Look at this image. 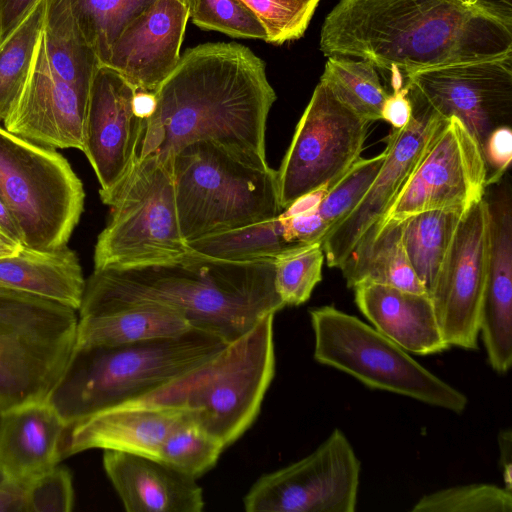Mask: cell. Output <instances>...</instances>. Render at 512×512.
<instances>
[{
  "instance_id": "6da1fadb",
  "label": "cell",
  "mask_w": 512,
  "mask_h": 512,
  "mask_svg": "<svg viewBox=\"0 0 512 512\" xmlns=\"http://www.w3.org/2000/svg\"><path fill=\"white\" fill-rule=\"evenodd\" d=\"M154 96L137 161L155 156L166 162L201 140L266 156V123L277 96L265 62L248 47L217 42L186 50Z\"/></svg>"
},
{
  "instance_id": "7a4b0ae2",
  "label": "cell",
  "mask_w": 512,
  "mask_h": 512,
  "mask_svg": "<svg viewBox=\"0 0 512 512\" xmlns=\"http://www.w3.org/2000/svg\"><path fill=\"white\" fill-rule=\"evenodd\" d=\"M325 56L405 75L512 53V25L469 0H340L320 34Z\"/></svg>"
},
{
  "instance_id": "3957f363",
  "label": "cell",
  "mask_w": 512,
  "mask_h": 512,
  "mask_svg": "<svg viewBox=\"0 0 512 512\" xmlns=\"http://www.w3.org/2000/svg\"><path fill=\"white\" fill-rule=\"evenodd\" d=\"M141 304L172 308L197 329L230 344L285 307L274 259L228 261L189 252L163 264L99 269L86 280L79 317Z\"/></svg>"
},
{
  "instance_id": "277c9868",
  "label": "cell",
  "mask_w": 512,
  "mask_h": 512,
  "mask_svg": "<svg viewBox=\"0 0 512 512\" xmlns=\"http://www.w3.org/2000/svg\"><path fill=\"white\" fill-rule=\"evenodd\" d=\"M227 346L193 328L129 344L74 346L46 401L69 427L152 395L204 367Z\"/></svg>"
},
{
  "instance_id": "5b68a950",
  "label": "cell",
  "mask_w": 512,
  "mask_h": 512,
  "mask_svg": "<svg viewBox=\"0 0 512 512\" xmlns=\"http://www.w3.org/2000/svg\"><path fill=\"white\" fill-rule=\"evenodd\" d=\"M168 162L186 243L273 219L283 210L277 170L266 156L201 140Z\"/></svg>"
},
{
  "instance_id": "8992f818",
  "label": "cell",
  "mask_w": 512,
  "mask_h": 512,
  "mask_svg": "<svg viewBox=\"0 0 512 512\" xmlns=\"http://www.w3.org/2000/svg\"><path fill=\"white\" fill-rule=\"evenodd\" d=\"M274 316L264 317L204 367L137 403L185 407L201 431L227 448L254 423L274 378Z\"/></svg>"
},
{
  "instance_id": "52a82bcc",
  "label": "cell",
  "mask_w": 512,
  "mask_h": 512,
  "mask_svg": "<svg viewBox=\"0 0 512 512\" xmlns=\"http://www.w3.org/2000/svg\"><path fill=\"white\" fill-rule=\"evenodd\" d=\"M76 310L0 284V411L46 401L74 349Z\"/></svg>"
},
{
  "instance_id": "ba28073f",
  "label": "cell",
  "mask_w": 512,
  "mask_h": 512,
  "mask_svg": "<svg viewBox=\"0 0 512 512\" xmlns=\"http://www.w3.org/2000/svg\"><path fill=\"white\" fill-rule=\"evenodd\" d=\"M104 204L110 217L96 241L95 270L163 264L190 252L179 227L168 161L138 160Z\"/></svg>"
},
{
  "instance_id": "9c48e42d",
  "label": "cell",
  "mask_w": 512,
  "mask_h": 512,
  "mask_svg": "<svg viewBox=\"0 0 512 512\" xmlns=\"http://www.w3.org/2000/svg\"><path fill=\"white\" fill-rule=\"evenodd\" d=\"M314 359L356 378L364 385L462 413L468 398L391 339L356 316L333 306L309 311Z\"/></svg>"
},
{
  "instance_id": "30bf717a",
  "label": "cell",
  "mask_w": 512,
  "mask_h": 512,
  "mask_svg": "<svg viewBox=\"0 0 512 512\" xmlns=\"http://www.w3.org/2000/svg\"><path fill=\"white\" fill-rule=\"evenodd\" d=\"M0 196L19 225L23 245L50 250L67 244L85 193L60 153L0 127Z\"/></svg>"
},
{
  "instance_id": "8fae6325",
  "label": "cell",
  "mask_w": 512,
  "mask_h": 512,
  "mask_svg": "<svg viewBox=\"0 0 512 512\" xmlns=\"http://www.w3.org/2000/svg\"><path fill=\"white\" fill-rule=\"evenodd\" d=\"M370 123L320 81L277 170L282 208L344 174L360 157Z\"/></svg>"
},
{
  "instance_id": "7c38bea8",
  "label": "cell",
  "mask_w": 512,
  "mask_h": 512,
  "mask_svg": "<svg viewBox=\"0 0 512 512\" xmlns=\"http://www.w3.org/2000/svg\"><path fill=\"white\" fill-rule=\"evenodd\" d=\"M360 461L339 429L312 453L259 477L243 498L247 512H353Z\"/></svg>"
},
{
  "instance_id": "4fadbf2b",
  "label": "cell",
  "mask_w": 512,
  "mask_h": 512,
  "mask_svg": "<svg viewBox=\"0 0 512 512\" xmlns=\"http://www.w3.org/2000/svg\"><path fill=\"white\" fill-rule=\"evenodd\" d=\"M408 95L444 119L457 118L480 150L495 129L512 125V53L405 75Z\"/></svg>"
},
{
  "instance_id": "5bb4252c",
  "label": "cell",
  "mask_w": 512,
  "mask_h": 512,
  "mask_svg": "<svg viewBox=\"0 0 512 512\" xmlns=\"http://www.w3.org/2000/svg\"><path fill=\"white\" fill-rule=\"evenodd\" d=\"M486 189V167L481 150L464 125L450 117L384 217L375 225L400 223L427 211L463 215L484 198Z\"/></svg>"
},
{
  "instance_id": "9a60e30c",
  "label": "cell",
  "mask_w": 512,
  "mask_h": 512,
  "mask_svg": "<svg viewBox=\"0 0 512 512\" xmlns=\"http://www.w3.org/2000/svg\"><path fill=\"white\" fill-rule=\"evenodd\" d=\"M488 260L489 214L483 198L460 218L429 293L449 347L478 348Z\"/></svg>"
},
{
  "instance_id": "2e32d148",
  "label": "cell",
  "mask_w": 512,
  "mask_h": 512,
  "mask_svg": "<svg viewBox=\"0 0 512 512\" xmlns=\"http://www.w3.org/2000/svg\"><path fill=\"white\" fill-rule=\"evenodd\" d=\"M409 98L411 119L386 137L385 160L369 190L321 242L329 267L338 268L362 235L384 217L446 122L422 102Z\"/></svg>"
},
{
  "instance_id": "e0dca14e",
  "label": "cell",
  "mask_w": 512,
  "mask_h": 512,
  "mask_svg": "<svg viewBox=\"0 0 512 512\" xmlns=\"http://www.w3.org/2000/svg\"><path fill=\"white\" fill-rule=\"evenodd\" d=\"M136 89L116 70L95 71L84 123L83 152L100 184L105 203L137 161L143 119L134 108Z\"/></svg>"
},
{
  "instance_id": "ac0fdd59",
  "label": "cell",
  "mask_w": 512,
  "mask_h": 512,
  "mask_svg": "<svg viewBox=\"0 0 512 512\" xmlns=\"http://www.w3.org/2000/svg\"><path fill=\"white\" fill-rule=\"evenodd\" d=\"M88 98L53 69L42 32L28 77L3 121L4 128L45 147L82 151Z\"/></svg>"
},
{
  "instance_id": "d6986e66",
  "label": "cell",
  "mask_w": 512,
  "mask_h": 512,
  "mask_svg": "<svg viewBox=\"0 0 512 512\" xmlns=\"http://www.w3.org/2000/svg\"><path fill=\"white\" fill-rule=\"evenodd\" d=\"M189 7L180 0H155L121 31L107 66L136 91L154 93L178 65Z\"/></svg>"
},
{
  "instance_id": "ffe728a7",
  "label": "cell",
  "mask_w": 512,
  "mask_h": 512,
  "mask_svg": "<svg viewBox=\"0 0 512 512\" xmlns=\"http://www.w3.org/2000/svg\"><path fill=\"white\" fill-rule=\"evenodd\" d=\"M485 198L489 214L487 284L479 335L491 368L499 374L512 364V194L509 181H499Z\"/></svg>"
},
{
  "instance_id": "44dd1931",
  "label": "cell",
  "mask_w": 512,
  "mask_h": 512,
  "mask_svg": "<svg viewBox=\"0 0 512 512\" xmlns=\"http://www.w3.org/2000/svg\"><path fill=\"white\" fill-rule=\"evenodd\" d=\"M192 419L182 406L137 403L117 406L67 428L62 458L89 449L117 450L159 460L167 436Z\"/></svg>"
},
{
  "instance_id": "7402d4cb",
  "label": "cell",
  "mask_w": 512,
  "mask_h": 512,
  "mask_svg": "<svg viewBox=\"0 0 512 512\" xmlns=\"http://www.w3.org/2000/svg\"><path fill=\"white\" fill-rule=\"evenodd\" d=\"M103 468L127 512H201L205 506L196 479L160 460L104 450Z\"/></svg>"
},
{
  "instance_id": "603a6c76",
  "label": "cell",
  "mask_w": 512,
  "mask_h": 512,
  "mask_svg": "<svg viewBox=\"0 0 512 512\" xmlns=\"http://www.w3.org/2000/svg\"><path fill=\"white\" fill-rule=\"evenodd\" d=\"M353 289L357 307L373 327L408 353L432 355L450 348L428 294L381 284Z\"/></svg>"
},
{
  "instance_id": "cb8c5ba5",
  "label": "cell",
  "mask_w": 512,
  "mask_h": 512,
  "mask_svg": "<svg viewBox=\"0 0 512 512\" xmlns=\"http://www.w3.org/2000/svg\"><path fill=\"white\" fill-rule=\"evenodd\" d=\"M68 426L47 401L2 412L0 471L6 478L28 482L58 465Z\"/></svg>"
},
{
  "instance_id": "d4e9b609",
  "label": "cell",
  "mask_w": 512,
  "mask_h": 512,
  "mask_svg": "<svg viewBox=\"0 0 512 512\" xmlns=\"http://www.w3.org/2000/svg\"><path fill=\"white\" fill-rule=\"evenodd\" d=\"M0 284L78 311L86 280L67 245L50 250L23 246L14 255L0 257Z\"/></svg>"
},
{
  "instance_id": "484cf974",
  "label": "cell",
  "mask_w": 512,
  "mask_h": 512,
  "mask_svg": "<svg viewBox=\"0 0 512 512\" xmlns=\"http://www.w3.org/2000/svg\"><path fill=\"white\" fill-rule=\"evenodd\" d=\"M338 268L349 288L362 284H381L428 294L405 251L402 222L372 226Z\"/></svg>"
},
{
  "instance_id": "4316f807",
  "label": "cell",
  "mask_w": 512,
  "mask_h": 512,
  "mask_svg": "<svg viewBox=\"0 0 512 512\" xmlns=\"http://www.w3.org/2000/svg\"><path fill=\"white\" fill-rule=\"evenodd\" d=\"M190 329L186 320L172 308L141 304L79 317L75 346L129 344L173 337Z\"/></svg>"
},
{
  "instance_id": "83f0119b",
  "label": "cell",
  "mask_w": 512,
  "mask_h": 512,
  "mask_svg": "<svg viewBox=\"0 0 512 512\" xmlns=\"http://www.w3.org/2000/svg\"><path fill=\"white\" fill-rule=\"evenodd\" d=\"M42 32L53 69L62 79L89 95L100 63L82 33L72 0H46Z\"/></svg>"
},
{
  "instance_id": "f1b7e54d",
  "label": "cell",
  "mask_w": 512,
  "mask_h": 512,
  "mask_svg": "<svg viewBox=\"0 0 512 512\" xmlns=\"http://www.w3.org/2000/svg\"><path fill=\"white\" fill-rule=\"evenodd\" d=\"M462 215L427 211L402 221V240L409 261L428 295Z\"/></svg>"
},
{
  "instance_id": "f546056e",
  "label": "cell",
  "mask_w": 512,
  "mask_h": 512,
  "mask_svg": "<svg viewBox=\"0 0 512 512\" xmlns=\"http://www.w3.org/2000/svg\"><path fill=\"white\" fill-rule=\"evenodd\" d=\"M193 253L228 261L275 259L290 246L279 217L187 243Z\"/></svg>"
},
{
  "instance_id": "4dcf8cb0",
  "label": "cell",
  "mask_w": 512,
  "mask_h": 512,
  "mask_svg": "<svg viewBox=\"0 0 512 512\" xmlns=\"http://www.w3.org/2000/svg\"><path fill=\"white\" fill-rule=\"evenodd\" d=\"M46 0H38L20 24L0 43V121L17 101L28 77L43 30Z\"/></svg>"
},
{
  "instance_id": "1f68e13d",
  "label": "cell",
  "mask_w": 512,
  "mask_h": 512,
  "mask_svg": "<svg viewBox=\"0 0 512 512\" xmlns=\"http://www.w3.org/2000/svg\"><path fill=\"white\" fill-rule=\"evenodd\" d=\"M320 81L341 101L369 121L381 120V110L389 93L381 84L377 67L369 60L330 56Z\"/></svg>"
},
{
  "instance_id": "d6a6232c",
  "label": "cell",
  "mask_w": 512,
  "mask_h": 512,
  "mask_svg": "<svg viewBox=\"0 0 512 512\" xmlns=\"http://www.w3.org/2000/svg\"><path fill=\"white\" fill-rule=\"evenodd\" d=\"M155 0H72L82 33L101 65L124 27Z\"/></svg>"
},
{
  "instance_id": "836d02e7",
  "label": "cell",
  "mask_w": 512,
  "mask_h": 512,
  "mask_svg": "<svg viewBox=\"0 0 512 512\" xmlns=\"http://www.w3.org/2000/svg\"><path fill=\"white\" fill-rule=\"evenodd\" d=\"M324 251L321 242L296 245L274 259L275 286L285 306H299L322 280Z\"/></svg>"
},
{
  "instance_id": "e575fe53",
  "label": "cell",
  "mask_w": 512,
  "mask_h": 512,
  "mask_svg": "<svg viewBox=\"0 0 512 512\" xmlns=\"http://www.w3.org/2000/svg\"><path fill=\"white\" fill-rule=\"evenodd\" d=\"M225 448L192 419L179 425L162 444L159 460L194 479L213 468Z\"/></svg>"
},
{
  "instance_id": "d590c367",
  "label": "cell",
  "mask_w": 512,
  "mask_h": 512,
  "mask_svg": "<svg viewBox=\"0 0 512 512\" xmlns=\"http://www.w3.org/2000/svg\"><path fill=\"white\" fill-rule=\"evenodd\" d=\"M512 493L494 484L449 487L422 496L412 512H511Z\"/></svg>"
},
{
  "instance_id": "8d00e7d4",
  "label": "cell",
  "mask_w": 512,
  "mask_h": 512,
  "mask_svg": "<svg viewBox=\"0 0 512 512\" xmlns=\"http://www.w3.org/2000/svg\"><path fill=\"white\" fill-rule=\"evenodd\" d=\"M384 160L385 151L371 158L359 157L328 188L316 212L328 223L330 229L347 216L365 196Z\"/></svg>"
},
{
  "instance_id": "74e56055",
  "label": "cell",
  "mask_w": 512,
  "mask_h": 512,
  "mask_svg": "<svg viewBox=\"0 0 512 512\" xmlns=\"http://www.w3.org/2000/svg\"><path fill=\"white\" fill-rule=\"evenodd\" d=\"M189 12L201 29L235 38L267 39L263 25L241 0H190Z\"/></svg>"
},
{
  "instance_id": "f35d334b",
  "label": "cell",
  "mask_w": 512,
  "mask_h": 512,
  "mask_svg": "<svg viewBox=\"0 0 512 512\" xmlns=\"http://www.w3.org/2000/svg\"><path fill=\"white\" fill-rule=\"evenodd\" d=\"M263 25L266 42L281 45L305 33L320 0H241Z\"/></svg>"
},
{
  "instance_id": "ab89813d",
  "label": "cell",
  "mask_w": 512,
  "mask_h": 512,
  "mask_svg": "<svg viewBox=\"0 0 512 512\" xmlns=\"http://www.w3.org/2000/svg\"><path fill=\"white\" fill-rule=\"evenodd\" d=\"M73 505L72 476L65 467L56 465L27 482V512H70Z\"/></svg>"
},
{
  "instance_id": "60d3db41",
  "label": "cell",
  "mask_w": 512,
  "mask_h": 512,
  "mask_svg": "<svg viewBox=\"0 0 512 512\" xmlns=\"http://www.w3.org/2000/svg\"><path fill=\"white\" fill-rule=\"evenodd\" d=\"M486 167L487 187L500 181L512 159V129L502 126L486 139L481 150Z\"/></svg>"
},
{
  "instance_id": "b9f144b4",
  "label": "cell",
  "mask_w": 512,
  "mask_h": 512,
  "mask_svg": "<svg viewBox=\"0 0 512 512\" xmlns=\"http://www.w3.org/2000/svg\"><path fill=\"white\" fill-rule=\"evenodd\" d=\"M278 217L282 223L284 238L290 246L322 242L330 229L316 210L289 217L279 214Z\"/></svg>"
},
{
  "instance_id": "7bdbcfd3",
  "label": "cell",
  "mask_w": 512,
  "mask_h": 512,
  "mask_svg": "<svg viewBox=\"0 0 512 512\" xmlns=\"http://www.w3.org/2000/svg\"><path fill=\"white\" fill-rule=\"evenodd\" d=\"M413 112L412 102L408 96V89L403 85L399 89H393L384 101L381 110V119L385 120L393 128H403L408 124Z\"/></svg>"
},
{
  "instance_id": "ee69618b",
  "label": "cell",
  "mask_w": 512,
  "mask_h": 512,
  "mask_svg": "<svg viewBox=\"0 0 512 512\" xmlns=\"http://www.w3.org/2000/svg\"><path fill=\"white\" fill-rule=\"evenodd\" d=\"M38 0H0V43L20 24Z\"/></svg>"
},
{
  "instance_id": "f6af8a7d",
  "label": "cell",
  "mask_w": 512,
  "mask_h": 512,
  "mask_svg": "<svg viewBox=\"0 0 512 512\" xmlns=\"http://www.w3.org/2000/svg\"><path fill=\"white\" fill-rule=\"evenodd\" d=\"M27 482L6 478L0 482V512L26 511Z\"/></svg>"
},
{
  "instance_id": "bcb514c9",
  "label": "cell",
  "mask_w": 512,
  "mask_h": 512,
  "mask_svg": "<svg viewBox=\"0 0 512 512\" xmlns=\"http://www.w3.org/2000/svg\"><path fill=\"white\" fill-rule=\"evenodd\" d=\"M328 190V185L311 191L294 200L289 206L284 208L280 215L284 217L294 216L301 213L316 210L319 203L323 200Z\"/></svg>"
},
{
  "instance_id": "7dc6e473",
  "label": "cell",
  "mask_w": 512,
  "mask_h": 512,
  "mask_svg": "<svg viewBox=\"0 0 512 512\" xmlns=\"http://www.w3.org/2000/svg\"><path fill=\"white\" fill-rule=\"evenodd\" d=\"M0 232L11 242L16 245L22 247V234L19 228V225L5 202V200L0 196Z\"/></svg>"
},
{
  "instance_id": "c3c4849f",
  "label": "cell",
  "mask_w": 512,
  "mask_h": 512,
  "mask_svg": "<svg viewBox=\"0 0 512 512\" xmlns=\"http://www.w3.org/2000/svg\"><path fill=\"white\" fill-rule=\"evenodd\" d=\"M508 25H512V0H469Z\"/></svg>"
},
{
  "instance_id": "681fc988",
  "label": "cell",
  "mask_w": 512,
  "mask_h": 512,
  "mask_svg": "<svg viewBox=\"0 0 512 512\" xmlns=\"http://www.w3.org/2000/svg\"><path fill=\"white\" fill-rule=\"evenodd\" d=\"M500 447V464L502 467L505 487L511 491V431H501L498 437Z\"/></svg>"
},
{
  "instance_id": "f907efd6",
  "label": "cell",
  "mask_w": 512,
  "mask_h": 512,
  "mask_svg": "<svg viewBox=\"0 0 512 512\" xmlns=\"http://www.w3.org/2000/svg\"><path fill=\"white\" fill-rule=\"evenodd\" d=\"M22 247H19L12 243L0 242V257L14 255V254L18 253V251Z\"/></svg>"
},
{
  "instance_id": "816d5d0a",
  "label": "cell",
  "mask_w": 512,
  "mask_h": 512,
  "mask_svg": "<svg viewBox=\"0 0 512 512\" xmlns=\"http://www.w3.org/2000/svg\"><path fill=\"white\" fill-rule=\"evenodd\" d=\"M0 242H7V243H12V244H15L13 242H11L10 240H8L1 232H0ZM16 245V244H15ZM18 246V245H17ZM20 247V246H19Z\"/></svg>"
},
{
  "instance_id": "f5cc1de1",
  "label": "cell",
  "mask_w": 512,
  "mask_h": 512,
  "mask_svg": "<svg viewBox=\"0 0 512 512\" xmlns=\"http://www.w3.org/2000/svg\"><path fill=\"white\" fill-rule=\"evenodd\" d=\"M180 1L183 2L184 4H186L189 7L190 0H180Z\"/></svg>"
},
{
  "instance_id": "db71d44e",
  "label": "cell",
  "mask_w": 512,
  "mask_h": 512,
  "mask_svg": "<svg viewBox=\"0 0 512 512\" xmlns=\"http://www.w3.org/2000/svg\"><path fill=\"white\" fill-rule=\"evenodd\" d=\"M4 479H5V476H4V475L2 474V472L0 471V482H1L2 480H4Z\"/></svg>"
},
{
  "instance_id": "11a10c76",
  "label": "cell",
  "mask_w": 512,
  "mask_h": 512,
  "mask_svg": "<svg viewBox=\"0 0 512 512\" xmlns=\"http://www.w3.org/2000/svg\"><path fill=\"white\" fill-rule=\"evenodd\" d=\"M2 412L0 411V420H1Z\"/></svg>"
}]
</instances>
